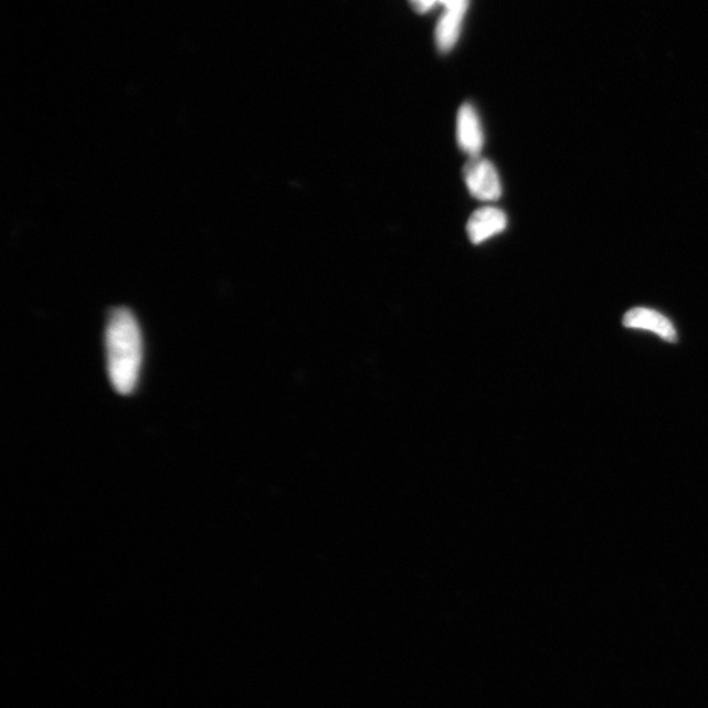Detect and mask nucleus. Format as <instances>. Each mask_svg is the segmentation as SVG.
Instances as JSON below:
<instances>
[{
	"label": "nucleus",
	"mask_w": 708,
	"mask_h": 708,
	"mask_svg": "<svg viewBox=\"0 0 708 708\" xmlns=\"http://www.w3.org/2000/svg\"><path fill=\"white\" fill-rule=\"evenodd\" d=\"M105 352L112 385L118 394H131L141 374L144 339L141 328L128 308H116L109 314Z\"/></svg>",
	"instance_id": "nucleus-1"
},
{
	"label": "nucleus",
	"mask_w": 708,
	"mask_h": 708,
	"mask_svg": "<svg viewBox=\"0 0 708 708\" xmlns=\"http://www.w3.org/2000/svg\"><path fill=\"white\" fill-rule=\"evenodd\" d=\"M466 187L475 199L494 202L501 198L503 187L499 172L489 160L475 157L464 168Z\"/></svg>",
	"instance_id": "nucleus-2"
},
{
	"label": "nucleus",
	"mask_w": 708,
	"mask_h": 708,
	"mask_svg": "<svg viewBox=\"0 0 708 708\" xmlns=\"http://www.w3.org/2000/svg\"><path fill=\"white\" fill-rule=\"evenodd\" d=\"M457 142L459 149L472 158L480 157L485 147V133H483L478 112L468 103L462 105L458 110Z\"/></svg>",
	"instance_id": "nucleus-3"
},
{
	"label": "nucleus",
	"mask_w": 708,
	"mask_h": 708,
	"mask_svg": "<svg viewBox=\"0 0 708 708\" xmlns=\"http://www.w3.org/2000/svg\"><path fill=\"white\" fill-rule=\"evenodd\" d=\"M507 224V214L503 210L494 207L480 208L467 222L468 240L476 245L485 243L490 237L501 234Z\"/></svg>",
	"instance_id": "nucleus-4"
},
{
	"label": "nucleus",
	"mask_w": 708,
	"mask_h": 708,
	"mask_svg": "<svg viewBox=\"0 0 708 708\" xmlns=\"http://www.w3.org/2000/svg\"><path fill=\"white\" fill-rule=\"evenodd\" d=\"M623 326L627 328L647 329L661 336L662 339L668 342L677 340V332L672 321L664 317L663 314L649 308L637 307L630 310L625 318H623Z\"/></svg>",
	"instance_id": "nucleus-5"
},
{
	"label": "nucleus",
	"mask_w": 708,
	"mask_h": 708,
	"mask_svg": "<svg viewBox=\"0 0 708 708\" xmlns=\"http://www.w3.org/2000/svg\"><path fill=\"white\" fill-rule=\"evenodd\" d=\"M467 10V2L448 7L443 17H441L436 28V44L440 52H451L457 42L462 20H464Z\"/></svg>",
	"instance_id": "nucleus-6"
},
{
	"label": "nucleus",
	"mask_w": 708,
	"mask_h": 708,
	"mask_svg": "<svg viewBox=\"0 0 708 708\" xmlns=\"http://www.w3.org/2000/svg\"><path fill=\"white\" fill-rule=\"evenodd\" d=\"M411 2L419 12H426L430 11L434 4L440 3V0H411Z\"/></svg>",
	"instance_id": "nucleus-7"
},
{
	"label": "nucleus",
	"mask_w": 708,
	"mask_h": 708,
	"mask_svg": "<svg viewBox=\"0 0 708 708\" xmlns=\"http://www.w3.org/2000/svg\"><path fill=\"white\" fill-rule=\"evenodd\" d=\"M465 2H467V0H440V3H443L445 6V9H448V7L458 6Z\"/></svg>",
	"instance_id": "nucleus-8"
}]
</instances>
